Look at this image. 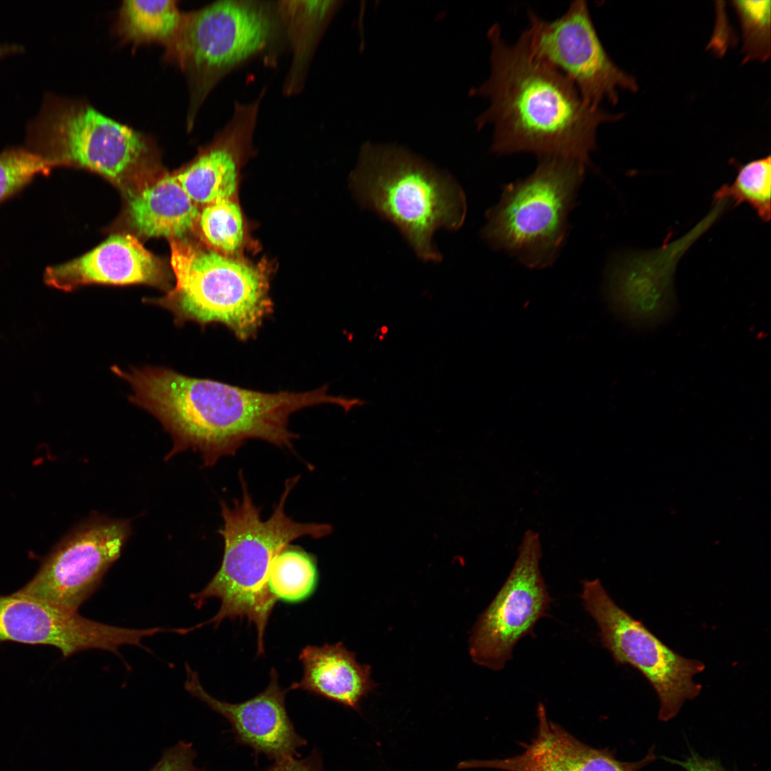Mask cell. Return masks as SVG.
<instances>
[{
    "mask_svg": "<svg viewBox=\"0 0 771 771\" xmlns=\"http://www.w3.org/2000/svg\"><path fill=\"white\" fill-rule=\"evenodd\" d=\"M487 34L489 76L470 92L488 102L475 123L478 129L492 126L491 151L588 164L598 127L618 121L622 114L588 106L567 78L531 51L522 34L510 44L498 24Z\"/></svg>",
    "mask_w": 771,
    "mask_h": 771,
    "instance_id": "1",
    "label": "cell"
},
{
    "mask_svg": "<svg viewBox=\"0 0 771 771\" xmlns=\"http://www.w3.org/2000/svg\"><path fill=\"white\" fill-rule=\"evenodd\" d=\"M664 759L681 767L685 771H730L725 768L719 760L702 757L693 750H690V754L682 760L665 757Z\"/></svg>",
    "mask_w": 771,
    "mask_h": 771,
    "instance_id": "29",
    "label": "cell"
},
{
    "mask_svg": "<svg viewBox=\"0 0 771 771\" xmlns=\"http://www.w3.org/2000/svg\"><path fill=\"white\" fill-rule=\"evenodd\" d=\"M353 184L360 201L393 223L424 261L441 258L432 242L435 231L457 229L465 219V199L455 181L400 146L364 143Z\"/></svg>",
    "mask_w": 771,
    "mask_h": 771,
    "instance_id": "5",
    "label": "cell"
},
{
    "mask_svg": "<svg viewBox=\"0 0 771 771\" xmlns=\"http://www.w3.org/2000/svg\"><path fill=\"white\" fill-rule=\"evenodd\" d=\"M26 131L28 148L54 166H79L119 180L153 161L147 136L80 100L46 94Z\"/></svg>",
    "mask_w": 771,
    "mask_h": 771,
    "instance_id": "8",
    "label": "cell"
},
{
    "mask_svg": "<svg viewBox=\"0 0 771 771\" xmlns=\"http://www.w3.org/2000/svg\"><path fill=\"white\" fill-rule=\"evenodd\" d=\"M196 205L175 175H166L130 199L128 215L142 236L181 238L199 217Z\"/></svg>",
    "mask_w": 771,
    "mask_h": 771,
    "instance_id": "20",
    "label": "cell"
},
{
    "mask_svg": "<svg viewBox=\"0 0 771 771\" xmlns=\"http://www.w3.org/2000/svg\"><path fill=\"white\" fill-rule=\"evenodd\" d=\"M715 203L709 214L680 238L655 250L628 253L610 264L605 295L618 318L635 328H652L671 318L676 304L673 288L676 266L722 213L725 205Z\"/></svg>",
    "mask_w": 771,
    "mask_h": 771,
    "instance_id": "12",
    "label": "cell"
},
{
    "mask_svg": "<svg viewBox=\"0 0 771 771\" xmlns=\"http://www.w3.org/2000/svg\"><path fill=\"white\" fill-rule=\"evenodd\" d=\"M198 218L204 238L216 250L233 253L242 244L243 216L238 206L231 198L206 205Z\"/></svg>",
    "mask_w": 771,
    "mask_h": 771,
    "instance_id": "24",
    "label": "cell"
},
{
    "mask_svg": "<svg viewBox=\"0 0 771 771\" xmlns=\"http://www.w3.org/2000/svg\"><path fill=\"white\" fill-rule=\"evenodd\" d=\"M303 675L288 690H302L354 710L376 687L371 667L361 665L342 642L308 645L299 655Z\"/></svg>",
    "mask_w": 771,
    "mask_h": 771,
    "instance_id": "18",
    "label": "cell"
},
{
    "mask_svg": "<svg viewBox=\"0 0 771 771\" xmlns=\"http://www.w3.org/2000/svg\"><path fill=\"white\" fill-rule=\"evenodd\" d=\"M22 50V47L16 44H0V57L12 52Z\"/></svg>",
    "mask_w": 771,
    "mask_h": 771,
    "instance_id": "30",
    "label": "cell"
},
{
    "mask_svg": "<svg viewBox=\"0 0 771 771\" xmlns=\"http://www.w3.org/2000/svg\"><path fill=\"white\" fill-rule=\"evenodd\" d=\"M161 628L131 629L87 619L77 610L14 593L0 595V641L58 648L64 657L88 649L118 653L124 645L142 646Z\"/></svg>",
    "mask_w": 771,
    "mask_h": 771,
    "instance_id": "14",
    "label": "cell"
},
{
    "mask_svg": "<svg viewBox=\"0 0 771 771\" xmlns=\"http://www.w3.org/2000/svg\"><path fill=\"white\" fill-rule=\"evenodd\" d=\"M771 158L770 156L738 167L731 185L725 184L714 194L715 201H731L734 206L747 203L765 222L770 219Z\"/></svg>",
    "mask_w": 771,
    "mask_h": 771,
    "instance_id": "23",
    "label": "cell"
},
{
    "mask_svg": "<svg viewBox=\"0 0 771 771\" xmlns=\"http://www.w3.org/2000/svg\"><path fill=\"white\" fill-rule=\"evenodd\" d=\"M537 717L535 735L523 745L520 754L503 759L463 761L458 767L503 771H640L656 759L654 748L640 760L625 762L616 758L608 748L591 747L550 720L543 703L538 705Z\"/></svg>",
    "mask_w": 771,
    "mask_h": 771,
    "instance_id": "16",
    "label": "cell"
},
{
    "mask_svg": "<svg viewBox=\"0 0 771 771\" xmlns=\"http://www.w3.org/2000/svg\"><path fill=\"white\" fill-rule=\"evenodd\" d=\"M541 557L539 534L527 530L507 579L473 628L469 652L475 663L503 669L515 645L548 615L552 598L540 572Z\"/></svg>",
    "mask_w": 771,
    "mask_h": 771,
    "instance_id": "11",
    "label": "cell"
},
{
    "mask_svg": "<svg viewBox=\"0 0 771 771\" xmlns=\"http://www.w3.org/2000/svg\"><path fill=\"white\" fill-rule=\"evenodd\" d=\"M343 4L338 0L277 1L286 44L292 56L283 85L286 96L303 91L320 41Z\"/></svg>",
    "mask_w": 771,
    "mask_h": 771,
    "instance_id": "19",
    "label": "cell"
},
{
    "mask_svg": "<svg viewBox=\"0 0 771 771\" xmlns=\"http://www.w3.org/2000/svg\"><path fill=\"white\" fill-rule=\"evenodd\" d=\"M285 44L277 1L218 0L183 12L166 56L180 66L188 81L187 130L225 76L258 57L274 65Z\"/></svg>",
    "mask_w": 771,
    "mask_h": 771,
    "instance_id": "4",
    "label": "cell"
},
{
    "mask_svg": "<svg viewBox=\"0 0 771 771\" xmlns=\"http://www.w3.org/2000/svg\"><path fill=\"white\" fill-rule=\"evenodd\" d=\"M111 369L131 384L130 400L171 435L173 446L166 458L189 449L200 454L205 466L233 455L251 439L291 448L298 436L288 429L290 415L318 400L313 390L265 393L164 368Z\"/></svg>",
    "mask_w": 771,
    "mask_h": 771,
    "instance_id": "2",
    "label": "cell"
},
{
    "mask_svg": "<svg viewBox=\"0 0 771 771\" xmlns=\"http://www.w3.org/2000/svg\"><path fill=\"white\" fill-rule=\"evenodd\" d=\"M170 247L176 284L151 301L169 310L176 323H219L240 340L254 336L272 311L264 273L181 238L171 239Z\"/></svg>",
    "mask_w": 771,
    "mask_h": 771,
    "instance_id": "6",
    "label": "cell"
},
{
    "mask_svg": "<svg viewBox=\"0 0 771 771\" xmlns=\"http://www.w3.org/2000/svg\"><path fill=\"white\" fill-rule=\"evenodd\" d=\"M586 164L544 156L524 180L508 185L487 214L485 239L532 268L553 263L567 231V220Z\"/></svg>",
    "mask_w": 771,
    "mask_h": 771,
    "instance_id": "7",
    "label": "cell"
},
{
    "mask_svg": "<svg viewBox=\"0 0 771 771\" xmlns=\"http://www.w3.org/2000/svg\"><path fill=\"white\" fill-rule=\"evenodd\" d=\"M130 531L128 520H89L52 550L16 593L78 610L120 557Z\"/></svg>",
    "mask_w": 771,
    "mask_h": 771,
    "instance_id": "13",
    "label": "cell"
},
{
    "mask_svg": "<svg viewBox=\"0 0 771 771\" xmlns=\"http://www.w3.org/2000/svg\"><path fill=\"white\" fill-rule=\"evenodd\" d=\"M742 31L744 61H765L770 56V0L733 1Z\"/></svg>",
    "mask_w": 771,
    "mask_h": 771,
    "instance_id": "25",
    "label": "cell"
},
{
    "mask_svg": "<svg viewBox=\"0 0 771 771\" xmlns=\"http://www.w3.org/2000/svg\"><path fill=\"white\" fill-rule=\"evenodd\" d=\"M265 771H324V770L320 753L316 749H313L310 755L303 759L291 757L277 761Z\"/></svg>",
    "mask_w": 771,
    "mask_h": 771,
    "instance_id": "28",
    "label": "cell"
},
{
    "mask_svg": "<svg viewBox=\"0 0 771 771\" xmlns=\"http://www.w3.org/2000/svg\"><path fill=\"white\" fill-rule=\"evenodd\" d=\"M173 0H125L121 3L115 31L134 45L158 43L168 49L175 40L183 12Z\"/></svg>",
    "mask_w": 771,
    "mask_h": 771,
    "instance_id": "21",
    "label": "cell"
},
{
    "mask_svg": "<svg viewBox=\"0 0 771 771\" xmlns=\"http://www.w3.org/2000/svg\"><path fill=\"white\" fill-rule=\"evenodd\" d=\"M196 752L191 743L180 741L164 750L149 771H206L194 765Z\"/></svg>",
    "mask_w": 771,
    "mask_h": 771,
    "instance_id": "27",
    "label": "cell"
},
{
    "mask_svg": "<svg viewBox=\"0 0 771 771\" xmlns=\"http://www.w3.org/2000/svg\"><path fill=\"white\" fill-rule=\"evenodd\" d=\"M528 27L521 34L531 51L575 87L593 109L618 104L620 90L635 92L636 79L620 69L603 44L587 2L574 1L554 20L529 12Z\"/></svg>",
    "mask_w": 771,
    "mask_h": 771,
    "instance_id": "10",
    "label": "cell"
},
{
    "mask_svg": "<svg viewBox=\"0 0 771 771\" xmlns=\"http://www.w3.org/2000/svg\"><path fill=\"white\" fill-rule=\"evenodd\" d=\"M299 478L286 481L272 515L263 520L241 473L242 498L231 505L221 503L224 551L220 568L201 591L191 595L198 608L213 598L220 600L221 606L213 618L188 631L211 623L217 627L225 619L246 618L256 627L258 655L264 653L265 630L278 600L268 585L275 558L299 538H321L333 531L330 524L298 523L286 515V500Z\"/></svg>",
    "mask_w": 771,
    "mask_h": 771,
    "instance_id": "3",
    "label": "cell"
},
{
    "mask_svg": "<svg viewBox=\"0 0 771 771\" xmlns=\"http://www.w3.org/2000/svg\"><path fill=\"white\" fill-rule=\"evenodd\" d=\"M186 670V690L226 718L239 743L275 762L295 757L298 750L307 744L288 717L285 704L287 690L279 686L274 668L270 672L268 685L263 692L236 704L216 699L205 690L197 673L188 664Z\"/></svg>",
    "mask_w": 771,
    "mask_h": 771,
    "instance_id": "15",
    "label": "cell"
},
{
    "mask_svg": "<svg viewBox=\"0 0 771 771\" xmlns=\"http://www.w3.org/2000/svg\"><path fill=\"white\" fill-rule=\"evenodd\" d=\"M54 164L41 155L20 147L0 153V203L15 194L39 174H46Z\"/></svg>",
    "mask_w": 771,
    "mask_h": 771,
    "instance_id": "26",
    "label": "cell"
},
{
    "mask_svg": "<svg viewBox=\"0 0 771 771\" xmlns=\"http://www.w3.org/2000/svg\"><path fill=\"white\" fill-rule=\"evenodd\" d=\"M317 580L315 558L297 546L288 545L275 558L268 585L277 600L298 603L313 593Z\"/></svg>",
    "mask_w": 771,
    "mask_h": 771,
    "instance_id": "22",
    "label": "cell"
},
{
    "mask_svg": "<svg viewBox=\"0 0 771 771\" xmlns=\"http://www.w3.org/2000/svg\"><path fill=\"white\" fill-rule=\"evenodd\" d=\"M46 285L64 291L92 283L148 284L163 287L162 263L129 234H114L89 252L46 269Z\"/></svg>",
    "mask_w": 771,
    "mask_h": 771,
    "instance_id": "17",
    "label": "cell"
},
{
    "mask_svg": "<svg viewBox=\"0 0 771 771\" xmlns=\"http://www.w3.org/2000/svg\"><path fill=\"white\" fill-rule=\"evenodd\" d=\"M585 609L595 620L604 647L615 662L638 670L655 691L658 720L674 718L702 686L694 677L705 669L699 660L685 657L655 636L641 621L617 605L599 579L583 582Z\"/></svg>",
    "mask_w": 771,
    "mask_h": 771,
    "instance_id": "9",
    "label": "cell"
}]
</instances>
